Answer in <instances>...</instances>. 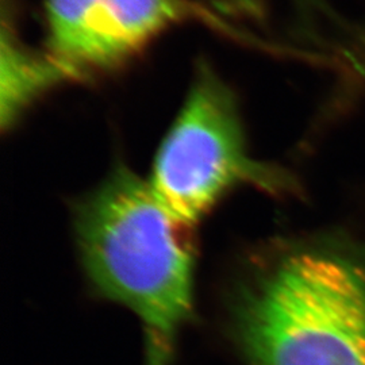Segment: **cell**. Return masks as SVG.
I'll return each instance as SVG.
<instances>
[{"instance_id":"obj_4","label":"cell","mask_w":365,"mask_h":365,"mask_svg":"<svg viewBox=\"0 0 365 365\" xmlns=\"http://www.w3.org/2000/svg\"><path fill=\"white\" fill-rule=\"evenodd\" d=\"M46 52L72 80L129 64L170 29L203 22L237 34L197 0H43Z\"/></svg>"},{"instance_id":"obj_6","label":"cell","mask_w":365,"mask_h":365,"mask_svg":"<svg viewBox=\"0 0 365 365\" xmlns=\"http://www.w3.org/2000/svg\"><path fill=\"white\" fill-rule=\"evenodd\" d=\"M353 38H356V43L353 45L354 49H357V53H353L348 57V61L351 64V69L360 73L361 76H365V30L359 29ZM353 49V51H354Z\"/></svg>"},{"instance_id":"obj_2","label":"cell","mask_w":365,"mask_h":365,"mask_svg":"<svg viewBox=\"0 0 365 365\" xmlns=\"http://www.w3.org/2000/svg\"><path fill=\"white\" fill-rule=\"evenodd\" d=\"M88 279L107 299L130 309L146 333V365H168L194 309V248L149 180L117 164L75 209Z\"/></svg>"},{"instance_id":"obj_5","label":"cell","mask_w":365,"mask_h":365,"mask_svg":"<svg viewBox=\"0 0 365 365\" xmlns=\"http://www.w3.org/2000/svg\"><path fill=\"white\" fill-rule=\"evenodd\" d=\"M69 73L48 52L29 49L10 33L1 37V125L13 126L29 106Z\"/></svg>"},{"instance_id":"obj_3","label":"cell","mask_w":365,"mask_h":365,"mask_svg":"<svg viewBox=\"0 0 365 365\" xmlns=\"http://www.w3.org/2000/svg\"><path fill=\"white\" fill-rule=\"evenodd\" d=\"M149 182L188 230L237 187L250 185L274 197L299 195L302 190L289 170L252 157L235 91L206 61L196 66Z\"/></svg>"},{"instance_id":"obj_1","label":"cell","mask_w":365,"mask_h":365,"mask_svg":"<svg viewBox=\"0 0 365 365\" xmlns=\"http://www.w3.org/2000/svg\"><path fill=\"white\" fill-rule=\"evenodd\" d=\"M232 324L250 365H365V244L282 242L238 287Z\"/></svg>"}]
</instances>
